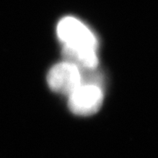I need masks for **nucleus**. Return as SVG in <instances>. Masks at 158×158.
Wrapping results in <instances>:
<instances>
[{
	"mask_svg": "<svg viewBox=\"0 0 158 158\" xmlns=\"http://www.w3.org/2000/svg\"><path fill=\"white\" fill-rule=\"evenodd\" d=\"M47 81L51 90L68 96L84 84L82 70L68 62L53 66L48 74Z\"/></svg>",
	"mask_w": 158,
	"mask_h": 158,
	"instance_id": "nucleus-3",
	"label": "nucleus"
},
{
	"mask_svg": "<svg viewBox=\"0 0 158 158\" xmlns=\"http://www.w3.org/2000/svg\"><path fill=\"white\" fill-rule=\"evenodd\" d=\"M104 101L101 85L83 84L69 95V108L79 116H90L98 113Z\"/></svg>",
	"mask_w": 158,
	"mask_h": 158,
	"instance_id": "nucleus-1",
	"label": "nucleus"
},
{
	"mask_svg": "<svg viewBox=\"0 0 158 158\" xmlns=\"http://www.w3.org/2000/svg\"><path fill=\"white\" fill-rule=\"evenodd\" d=\"M62 56L65 62L72 63L81 70H93L98 65L97 49L64 45Z\"/></svg>",
	"mask_w": 158,
	"mask_h": 158,
	"instance_id": "nucleus-4",
	"label": "nucleus"
},
{
	"mask_svg": "<svg viewBox=\"0 0 158 158\" xmlns=\"http://www.w3.org/2000/svg\"><path fill=\"white\" fill-rule=\"evenodd\" d=\"M57 35L64 45L98 49L95 34L82 21L73 17H65L57 26Z\"/></svg>",
	"mask_w": 158,
	"mask_h": 158,
	"instance_id": "nucleus-2",
	"label": "nucleus"
}]
</instances>
